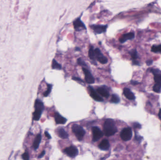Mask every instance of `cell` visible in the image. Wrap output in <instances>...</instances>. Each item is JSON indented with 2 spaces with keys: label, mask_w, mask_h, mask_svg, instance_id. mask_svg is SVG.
Here are the masks:
<instances>
[{
  "label": "cell",
  "mask_w": 161,
  "mask_h": 160,
  "mask_svg": "<svg viewBox=\"0 0 161 160\" xmlns=\"http://www.w3.org/2000/svg\"><path fill=\"white\" fill-rule=\"evenodd\" d=\"M104 132L105 136L109 137L114 135L117 131L115 122L112 119H108L104 124Z\"/></svg>",
  "instance_id": "6da1fadb"
},
{
  "label": "cell",
  "mask_w": 161,
  "mask_h": 160,
  "mask_svg": "<svg viewBox=\"0 0 161 160\" xmlns=\"http://www.w3.org/2000/svg\"><path fill=\"white\" fill-rule=\"evenodd\" d=\"M44 108L43 103L41 100H37L35 103V111L34 113L33 119L35 121H38Z\"/></svg>",
  "instance_id": "7a4b0ae2"
},
{
  "label": "cell",
  "mask_w": 161,
  "mask_h": 160,
  "mask_svg": "<svg viewBox=\"0 0 161 160\" xmlns=\"http://www.w3.org/2000/svg\"><path fill=\"white\" fill-rule=\"evenodd\" d=\"M72 131L79 141H81L84 136L85 131L82 127L78 125L74 124L72 126Z\"/></svg>",
  "instance_id": "3957f363"
},
{
  "label": "cell",
  "mask_w": 161,
  "mask_h": 160,
  "mask_svg": "<svg viewBox=\"0 0 161 160\" xmlns=\"http://www.w3.org/2000/svg\"><path fill=\"white\" fill-rule=\"evenodd\" d=\"M132 136V132L131 129L130 127H127L123 129L120 133L121 138L123 141H127L131 139Z\"/></svg>",
  "instance_id": "277c9868"
},
{
  "label": "cell",
  "mask_w": 161,
  "mask_h": 160,
  "mask_svg": "<svg viewBox=\"0 0 161 160\" xmlns=\"http://www.w3.org/2000/svg\"><path fill=\"white\" fill-rule=\"evenodd\" d=\"M92 131L93 134V141H97L103 137V132L97 127H92Z\"/></svg>",
  "instance_id": "5b68a950"
},
{
  "label": "cell",
  "mask_w": 161,
  "mask_h": 160,
  "mask_svg": "<svg viewBox=\"0 0 161 160\" xmlns=\"http://www.w3.org/2000/svg\"><path fill=\"white\" fill-rule=\"evenodd\" d=\"M95 57L96 59L102 64H105L108 62V58L103 55L102 52L98 48L95 50Z\"/></svg>",
  "instance_id": "8992f818"
},
{
  "label": "cell",
  "mask_w": 161,
  "mask_h": 160,
  "mask_svg": "<svg viewBox=\"0 0 161 160\" xmlns=\"http://www.w3.org/2000/svg\"><path fill=\"white\" fill-rule=\"evenodd\" d=\"M90 27L93 30L95 34H101L105 32L108 28L107 25H92Z\"/></svg>",
  "instance_id": "52a82bcc"
},
{
  "label": "cell",
  "mask_w": 161,
  "mask_h": 160,
  "mask_svg": "<svg viewBox=\"0 0 161 160\" xmlns=\"http://www.w3.org/2000/svg\"><path fill=\"white\" fill-rule=\"evenodd\" d=\"M64 152L67 156L71 157H74L78 154V149L74 146H70L66 148L64 150Z\"/></svg>",
  "instance_id": "ba28073f"
},
{
  "label": "cell",
  "mask_w": 161,
  "mask_h": 160,
  "mask_svg": "<svg viewBox=\"0 0 161 160\" xmlns=\"http://www.w3.org/2000/svg\"><path fill=\"white\" fill-rule=\"evenodd\" d=\"M73 25L74 29L77 31H80L86 29L85 25L80 19V18H78L74 21Z\"/></svg>",
  "instance_id": "9c48e42d"
},
{
  "label": "cell",
  "mask_w": 161,
  "mask_h": 160,
  "mask_svg": "<svg viewBox=\"0 0 161 160\" xmlns=\"http://www.w3.org/2000/svg\"><path fill=\"white\" fill-rule=\"evenodd\" d=\"M82 70L85 74V78L87 83L90 84H92L94 83L95 80L93 77L91 73L90 72L89 70L86 69V68H82Z\"/></svg>",
  "instance_id": "30bf717a"
},
{
  "label": "cell",
  "mask_w": 161,
  "mask_h": 160,
  "mask_svg": "<svg viewBox=\"0 0 161 160\" xmlns=\"http://www.w3.org/2000/svg\"><path fill=\"white\" fill-rule=\"evenodd\" d=\"M89 89L90 92V95L94 100L97 101H103V99L101 96H100L94 90V89L91 86L89 87Z\"/></svg>",
  "instance_id": "8fae6325"
},
{
  "label": "cell",
  "mask_w": 161,
  "mask_h": 160,
  "mask_svg": "<svg viewBox=\"0 0 161 160\" xmlns=\"http://www.w3.org/2000/svg\"><path fill=\"white\" fill-rule=\"evenodd\" d=\"M135 37V34L133 32H129L127 34H124L120 39L119 41L121 43H123L126 42L127 40L133 39Z\"/></svg>",
  "instance_id": "7c38bea8"
},
{
  "label": "cell",
  "mask_w": 161,
  "mask_h": 160,
  "mask_svg": "<svg viewBox=\"0 0 161 160\" xmlns=\"http://www.w3.org/2000/svg\"><path fill=\"white\" fill-rule=\"evenodd\" d=\"M55 120L57 124H65L66 123V118L60 115L58 113H55Z\"/></svg>",
  "instance_id": "4fadbf2b"
},
{
  "label": "cell",
  "mask_w": 161,
  "mask_h": 160,
  "mask_svg": "<svg viewBox=\"0 0 161 160\" xmlns=\"http://www.w3.org/2000/svg\"><path fill=\"white\" fill-rule=\"evenodd\" d=\"M123 94L128 99L130 100H134L135 99L134 95L133 93L130 90V89L125 88L123 90Z\"/></svg>",
  "instance_id": "5bb4252c"
},
{
  "label": "cell",
  "mask_w": 161,
  "mask_h": 160,
  "mask_svg": "<svg viewBox=\"0 0 161 160\" xmlns=\"http://www.w3.org/2000/svg\"><path fill=\"white\" fill-rule=\"evenodd\" d=\"M99 147L102 150H107L110 147L109 142L107 139H104L99 144Z\"/></svg>",
  "instance_id": "9a60e30c"
},
{
  "label": "cell",
  "mask_w": 161,
  "mask_h": 160,
  "mask_svg": "<svg viewBox=\"0 0 161 160\" xmlns=\"http://www.w3.org/2000/svg\"><path fill=\"white\" fill-rule=\"evenodd\" d=\"M97 92L100 95L103 97L108 98L109 96V93L107 89L105 88L104 87L99 88L97 89Z\"/></svg>",
  "instance_id": "2e32d148"
},
{
  "label": "cell",
  "mask_w": 161,
  "mask_h": 160,
  "mask_svg": "<svg viewBox=\"0 0 161 160\" xmlns=\"http://www.w3.org/2000/svg\"><path fill=\"white\" fill-rule=\"evenodd\" d=\"M58 135L60 138H67L69 137V134H67L66 131H65L63 128H60L58 129Z\"/></svg>",
  "instance_id": "e0dca14e"
},
{
  "label": "cell",
  "mask_w": 161,
  "mask_h": 160,
  "mask_svg": "<svg viewBox=\"0 0 161 160\" xmlns=\"http://www.w3.org/2000/svg\"><path fill=\"white\" fill-rule=\"evenodd\" d=\"M41 139H42V136L41 134H38L36 136L33 144V147L35 149H37L38 148L40 143L41 142Z\"/></svg>",
  "instance_id": "ac0fdd59"
},
{
  "label": "cell",
  "mask_w": 161,
  "mask_h": 160,
  "mask_svg": "<svg viewBox=\"0 0 161 160\" xmlns=\"http://www.w3.org/2000/svg\"><path fill=\"white\" fill-rule=\"evenodd\" d=\"M89 57L91 60L95 61L96 57H95V50L93 49V47H91L89 51Z\"/></svg>",
  "instance_id": "d6986e66"
},
{
  "label": "cell",
  "mask_w": 161,
  "mask_h": 160,
  "mask_svg": "<svg viewBox=\"0 0 161 160\" xmlns=\"http://www.w3.org/2000/svg\"><path fill=\"white\" fill-rule=\"evenodd\" d=\"M153 90L155 92L159 93L161 91V82L156 83L154 86L153 87Z\"/></svg>",
  "instance_id": "ffe728a7"
},
{
  "label": "cell",
  "mask_w": 161,
  "mask_h": 160,
  "mask_svg": "<svg viewBox=\"0 0 161 160\" xmlns=\"http://www.w3.org/2000/svg\"><path fill=\"white\" fill-rule=\"evenodd\" d=\"M52 67L53 69L61 70L62 68L61 65L55 59H53L52 61Z\"/></svg>",
  "instance_id": "44dd1931"
},
{
  "label": "cell",
  "mask_w": 161,
  "mask_h": 160,
  "mask_svg": "<svg viewBox=\"0 0 161 160\" xmlns=\"http://www.w3.org/2000/svg\"><path fill=\"white\" fill-rule=\"evenodd\" d=\"M151 51L154 53H161V45L158 46H153L151 49Z\"/></svg>",
  "instance_id": "7402d4cb"
},
{
  "label": "cell",
  "mask_w": 161,
  "mask_h": 160,
  "mask_svg": "<svg viewBox=\"0 0 161 160\" xmlns=\"http://www.w3.org/2000/svg\"><path fill=\"white\" fill-rule=\"evenodd\" d=\"M111 101L112 103H119L120 98L117 95H112L111 99Z\"/></svg>",
  "instance_id": "603a6c76"
},
{
  "label": "cell",
  "mask_w": 161,
  "mask_h": 160,
  "mask_svg": "<svg viewBox=\"0 0 161 160\" xmlns=\"http://www.w3.org/2000/svg\"><path fill=\"white\" fill-rule=\"evenodd\" d=\"M130 54L131 55V58H132V60H136L138 58V54H137V50H132L130 52Z\"/></svg>",
  "instance_id": "cb8c5ba5"
},
{
  "label": "cell",
  "mask_w": 161,
  "mask_h": 160,
  "mask_svg": "<svg viewBox=\"0 0 161 160\" xmlns=\"http://www.w3.org/2000/svg\"><path fill=\"white\" fill-rule=\"evenodd\" d=\"M51 89H52V85H48L47 90L46 91H45V93L43 94L44 97H47V96L49 95L50 93L51 92Z\"/></svg>",
  "instance_id": "d4e9b609"
},
{
  "label": "cell",
  "mask_w": 161,
  "mask_h": 160,
  "mask_svg": "<svg viewBox=\"0 0 161 160\" xmlns=\"http://www.w3.org/2000/svg\"><path fill=\"white\" fill-rule=\"evenodd\" d=\"M154 80L156 83L161 82V74L160 73L155 74Z\"/></svg>",
  "instance_id": "484cf974"
},
{
  "label": "cell",
  "mask_w": 161,
  "mask_h": 160,
  "mask_svg": "<svg viewBox=\"0 0 161 160\" xmlns=\"http://www.w3.org/2000/svg\"><path fill=\"white\" fill-rule=\"evenodd\" d=\"M77 62L80 65L82 66H86V65L84 62L81 58H79L78 59Z\"/></svg>",
  "instance_id": "4316f807"
},
{
  "label": "cell",
  "mask_w": 161,
  "mask_h": 160,
  "mask_svg": "<svg viewBox=\"0 0 161 160\" xmlns=\"http://www.w3.org/2000/svg\"><path fill=\"white\" fill-rule=\"evenodd\" d=\"M22 158L24 160H29V154L27 153V152L25 153L23 155H22Z\"/></svg>",
  "instance_id": "83f0119b"
},
{
  "label": "cell",
  "mask_w": 161,
  "mask_h": 160,
  "mask_svg": "<svg viewBox=\"0 0 161 160\" xmlns=\"http://www.w3.org/2000/svg\"><path fill=\"white\" fill-rule=\"evenodd\" d=\"M133 126L135 128H138V129H140L141 128V125H140L139 123H135L134 124H133Z\"/></svg>",
  "instance_id": "f1b7e54d"
},
{
  "label": "cell",
  "mask_w": 161,
  "mask_h": 160,
  "mask_svg": "<svg viewBox=\"0 0 161 160\" xmlns=\"http://www.w3.org/2000/svg\"><path fill=\"white\" fill-rule=\"evenodd\" d=\"M135 138L137 141H140L142 139V137H140L139 136H135Z\"/></svg>",
  "instance_id": "f546056e"
},
{
  "label": "cell",
  "mask_w": 161,
  "mask_h": 160,
  "mask_svg": "<svg viewBox=\"0 0 161 160\" xmlns=\"http://www.w3.org/2000/svg\"><path fill=\"white\" fill-rule=\"evenodd\" d=\"M153 63V61L152 60H148L146 62V63L147 65H150Z\"/></svg>",
  "instance_id": "4dcf8cb0"
},
{
  "label": "cell",
  "mask_w": 161,
  "mask_h": 160,
  "mask_svg": "<svg viewBox=\"0 0 161 160\" xmlns=\"http://www.w3.org/2000/svg\"><path fill=\"white\" fill-rule=\"evenodd\" d=\"M45 136H46L47 138L50 139L51 138V136L49 134V133H48L47 131H45Z\"/></svg>",
  "instance_id": "1f68e13d"
},
{
  "label": "cell",
  "mask_w": 161,
  "mask_h": 160,
  "mask_svg": "<svg viewBox=\"0 0 161 160\" xmlns=\"http://www.w3.org/2000/svg\"><path fill=\"white\" fill-rule=\"evenodd\" d=\"M45 154V151H43V152H42V153H41V154H40L39 156V158H42V157H43V156H44V154Z\"/></svg>",
  "instance_id": "d6a6232c"
},
{
  "label": "cell",
  "mask_w": 161,
  "mask_h": 160,
  "mask_svg": "<svg viewBox=\"0 0 161 160\" xmlns=\"http://www.w3.org/2000/svg\"><path fill=\"white\" fill-rule=\"evenodd\" d=\"M132 62H133V65H139V62L136 61V60H133Z\"/></svg>",
  "instance_id": "836d02e7"
},
{
  "label": "cell",
  "mask_w": 161,
  "mask_h": 160,
  "mask_svg": "<svg viewBox=\"0 0 161 160\" xmlns=\"http://www.w3.org/2000/svg\"><path fill=\"white\" fill-rule=\"evenodd\" d=\"M73 80H77V81H81V82H82V80L81 79H80L79 78H78V77H73V78H72Z\"/></svg>",
  "instance_id": "e575fe53"
},
{
  "label": "cell",
  "mask_w": 161,
  "mask_h": 160,
  "mask_svg": "<svg viewBox=\"0 0 161 160\" xmlns=\"http://www.w3.org/2000/svg\"><path fill=\"white\" fill-rule=\"evenodd\" d=\"M131 83H132L133 85H137L139 84V82H137V81H131Z\"/></svg>",
  "instance_id": "d590c367"
},
{
  "label": "cell",
  "mask_w": 161,
  "mask_h": 160,
  "mask_svg": "<svg viewBox=\"0 0 161 160\" xmlns=\"http://www.w3.org/2000/svg\"><path fill=\"white\" fill-rule=\"evenodd\" d=\"M158 116H159V118H160V119L161 120V109H160V111H159Z\"/></svg>",
  "instance_id": "8d00e7d4"
}]
</instances>
